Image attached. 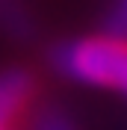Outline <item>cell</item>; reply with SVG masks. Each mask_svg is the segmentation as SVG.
Segmentation results:
<instances>
[{"mask_svg":"<svg viewBox=\"0 0 127 130\" xmlns=\"http://www.w3.org/2000/svg\"><path fill=\"white\" fill-rule=\"evenodd\" d=\"M59 68L71 80L127 95V39L92 36L59 50Z\"/></svg>","mask_w":127,"mask_h":130,"instance_id":"obj_1","label":"cell"},{"mask_svg":"<svg viewBox=\"0 0 127 130\" xmlns=\"http://www.w3.org/2000/svg\"><path fill=\"white\" fill-rule=\"evenodd\" d=\"M33 95H36V80L30 77V71L12 68L0 74V130L24 112Z\"/></svg>","mask_w":127,"mask_h":130,"instance_id":"obj_2","label":"cell"},{"mask_svg":"<svg viewBox=\"0 0 127 130\" xmlns=\"http://www.w3.org/2000/svg\"><path fill=\"white\" fill-rule=\"evenodd\" d=\"M33 130H77V127H74V121L65 112H59V109H44V112H39Z\"/></svg>","mask_w":127,"mask_h":130,"instance_id":"obj_3","label":"cell"}]
</instances>
